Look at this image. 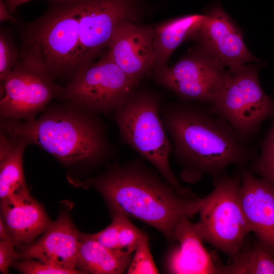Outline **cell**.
Returning a JSON list of instances; mask_svg holds the SVG:
<instances>
[{
  "label": "cell",
  "instance_id": "obj_6",
  "mask_svg": "<svg viewBox=\"0 0 274 274\" xmlns=\"http://www.w3.org/2000/svg\"><path fill=\"white\" fill-rule=\"evenodd\" d=\"M241 181L240 175L214 179V188L202 198L199 220L195 223L203 241L231 259L251 232L240 200Z\"/></svg>",
  "mask_w": 274,
  "mask_h": 274
},
{
  "label": "cell",
  "instance_id": "obj_4",
  "mask_svg": "<svg viewBox=\"0 0 274 274\" xmlns=\"http://www.w3.org/2000/svg\"><path fill=\"white\" fill-rule=\"evenodd\" d=\"M136 87L113 112L121 140L149 162L178 193L195 195L181 185L170 167L173 147L161 117L160 97L137 91Z\"/></svg>",
  "mask_w": 274,
  "mask_h": 274
},
{
  "label": "cell",
  "instance_id": "obj_2",
  "mask_svg": "<svg viewBox=\"0 0 274 274\" xmlns=\"http://www.w3.org/2000/svg\"><path fill=\"white\" fill-rule=\"evenodd\" d=\"M84 183L100 193L113 217L122 214L141 221L169 241L179 222L197 213L202 201L197 195L178 193L139 159L112 164Z\"/></svg>",
  "mask_w": 274,
  "mask_h": 274
},
{
  "label": "cell",
  "instance_id": "obj_15",
  "mask_svg": "<svg viewBox=\"0 0 274 274\" xmlns=\"http://www.w3.org/2000/svg\"><path fill=\"white\" fill-rule=\"evenodd\" d=\"M80 233L67 213H63L41 237L20 252L22 260L33 259L76 270Z\"/></svg>",
  "mask_w": 274,
  "mask_h": 274
},
{
  "label": "cell",
  "instance_id": "obj_8",
  "mask_svg": "<svg viewBox=\"0 0 274 274\" xmlns=\"http://www.w3.org/2000/svg\"><path fill=\"white\" fill-rule=\"evenodd\" d=\"M255 65L228 70L211 109L232 128L241 141L254 134L272 114V100L263 90Z\"/></svg>",
  "mask_w": 274,
  "mask_h": 274
},
{
  "label": "cell",
  "instance_id": "obj_5",
  "mask_svg": "<svg viewBox=\"0 0 274 274\" xmlns=\"http://www.w3.org/2000/svg\"><path fill=\"white\" fill-rule=\"evenodd\" d=\"M78 0H51L46 12L35 23L25 42L36 48L49 74L67 75L79 72Z\"/></svg>",
  "mask_w": 274,
  "mask_h": 274
},
{
  "label": "cell",
  "instance_id": "obj_9",
  "mask_svg": "<svg viewBox=\"0 0 274 274\" xmlns=\"http://www.w3.org/2000/svg\"><path fill=\"white\" fill-rule=\"evenodd\" d=\"M137 86L107 52L62 87L58 98L99 114L109 113L114 112Z\"/></svg>",
  "mask_w": 274,
  "mask_h": 274
},
{
  "label": "cell",
  "instance_id": "obj_29",
  "mask_svg": "<svg viewBox=\"0 0 274 274\" xmlns=\"http://www.w3.org/2000/svg\"><path fill=\"white\" fill-rule=\"evenodd\" d=\"M11 20L14 21L15 19L11 16V13L8 9L5 1H0V21L1 22Z\"/></svg>",
  "mask_w": 274,
  "mask_h": 274
},
{
  "label": "cell",
  "instance_id": "obj_25",
  "mask_svg": "<svg viewBox=\"0 0 274 274\" xmlns=\"http://www.w3.org/2000/svg\"><path fill=\"white\" fill-rule=\"evenodd\" d=\"M13 266L19 272L25 274L85 273L79 269H68L33 259L22 260L14 262Z\"/></svg>",
  "mask_w": 274,
  "mask_h": 274
},
{
  "label": "cell",
  "instance_id": "obj_10",
  "mask_svg": "<svg viewBox=\"0 0 274 274\" xmlns=\"http://www.w3.org/2000/svg\"><path fill=\"white\" fill-rule=\"evenodd\" d=\"M218 62L201 51L190 53L174 65L153 74L161 86L183 101L213 104L225 80L227 71Z\"/></svg>",
  "mask_w": 274,
  "mask_h": 274
},
{
  "label": "cell",
  "instance_id": "obj_26",
  "mask_svg": "<svg viewBox=\"0 0 274 274\" xmlns=\"http://www.w3.org/2000/svg\"><path fill=\"white\" fill-rule=\"evenodd\" d=\"M19 54L10 37L3 31L0 35V80L3 83L11 74Z\"/></svg>",
  "mask_w": 274,
  "mask_h": 274
},
{
  "label": "cell",
  "instance_id": "obj_28",
  "mask_svg": "<svg viewBox=\"0 0 274 274\" xmlns=\"http://www.w3.org/2000/svg\"><path fill=\"white\" fill-rule=\"evenodd\" d=\"M13 241L0 240V271L8 273L9 266L20 257Z\"/></svg>",
  "mask_w": 274,
  "mask_h": 274
},
{
  "label": "cell",
  "instance_id": "obj_19",
  "mask_svg": "<svg viewBox=\"0 0 274 274\" xmlns=\"http://www.w3.org/2000/svg\"><path fill=\"white\" fill-rule=\"evenodd\" d=\"M204 17L201 15H188L154 29L155 63L153 74L168 66V61L174 51L186 39L196 36Z\"/></svg>",
  "mask_w": 274,
  "mask_h": 274
},
{
  "label": "cell",
  "instance_id": "obj_7",
  "mask_svg": "<svg viewBox=\"0 0 274 274\" xmlns=\"http://www.w3.org/2000/svg\"><path fill=\"white\" fill-rule=\"evenodd\" d=\"M62 89L37 49L25 43L11 74L1 85V119L33 120Z\"/></svg>",
  "mask_w": 274,
  "mask_h": 274
},
{
  "label": "cell",
  "instance_id": "obj_22",
  "mask_svg": "<svg viewBox=\"0 0 274 274\" xmlns=\"http://www.w3.org/2000/svg\"><path fill=\"white\" fill-rule=\"evenodd\" d=\"M253 170L274 188V125L258 157L253 160Z\"/></svg>",
  "mask_w": 274,
  "mask_h": 274
},
{
  "label": "cell",
  "instance_id": "obj_31",
  "mask_svg": "<svg viewBox=\"0 0 274 274\" xmlns=\"http://www.w3.org/2000/svg\"><path fill=\"white\" fill-rule=\"evenodd\" d=\"M32 0H5L9 10L12 14L20 5Z\"/></svg>",
  "mask_w": 274,
  "mask_h": 274
},
{
  "label": "cell",
  "instance_id": "obj_27",
  "mask_svg": "<svg viewBox=\"0 0 274 274\" xmlns=\"http://www.w3.org/2000/svg\"><path fill=\"white\" fill-rule=\"evenodd\" d=\"M120 222V215H117L113 217L112 223L106 228L98 232L87 235L108 248L119 250L118 233Z\"/></svg>",
  "mask_w": 274,
  "mask_h": 274
},
{
  "label": "cell",
  "instance_id": "obj_16",
  "mask_svg": "<svg viewBox=\"0 0 274 274\" xmlns=\"http://www.w3.org/2000/svg\"><path fill=\"white\" fill-rule=\"evenodd\" d=\"M1 212L15 245L29 246L53 223L27 187L1 200Z\"/></svg>",
  "mask_w": 274,
  "mask_h": 274
},
{
  "label": "cell",
  "instance_id": "obj_23",
  "mask_svg": "<svg viewBox=\"0 0 274 274\" xmlns=\"http://www.w3.org/2000/svg\"><path fill=\"white\" fill-rule=\"evenodd\" d=\"M126 272L129 274L158 273L150 250L148 237L145 233L134 251Z\"/></svg>",
  "mask_w": 274,
  "mask_h": 274
},
{
  "label": "cell",
  "instance_id": "obj_13",
  "mask_svg": "<svg viewBox=\"0 0 274 274\" xmlns=\"http://www.w3.org/2000/svg\"><path fill=\"white\" fill-rule=\"evenodd\" d=\"M195 36L200 51L224 67L234 70L256 60L246 47L239 30L220 6L205 15Z\"/></svg>",
  "mask_w": 274,
  "mask_h": 274
},
{
  "label": "cell",
  "instance_id": "obj_18",
  "mask_svg": "<svg viewBox=\"0 0 274 274\" xmlns=\"http://www.w3.org/2000/svg\"><path fill=\"white\" fill-rule=\"evenodd\" d=\"M132 254L108 248L80 233L76 268L85 273L120 274L125 272Z\"/></svg>",
  "mask_w": 274,
  "mask_h": 274
},
{
  "label": "cell",
  "instance_id": "obj_1",
  "mask_svg": "<svg viewBox=\"0 0 274 274\" xmlns=\"http://www.w3.org/2000/svg\"><path fill=\"white\" fill-rule=\"evenodd\" d=\"M161 117L181 167L184 181L213 179L231 165L245 167L254 159L232 128L210 108L189 102L162 104Z\"/></svg>",
  "mask_w": 274,
  "mask_h": 274
},
{
  "label": "cell",
  "instance_id": "obj_17",
  "mask_svg": "<svg viewBox=\"0 0 274 274\" xmlns=\"http://www.w3.org/2000/svg\"><path fill=\"white\" fill-rule=\"evenodd\" d=\"M173 241L178 245L170 251L167 260V269L170 273L216 274L217 258L208 252L195 223L188 218L177 225Z\"/></svg>",
  "mask_w": 274,
  "mask_h": 274
},
{
  "label": "cell",
  "instance_id": "obj_30",
  "mask_svg": "<svg viewBox=\"0 0 274 274\" xmlns=\"http://www.w3.org/2000/svg\"><path fill=\"white\" fill-rule=\"evenodd\" d=\"M0 240L13 241L11 234L1 216L0 218Z\"/></svg>",
  "mask_w": 274,
  "mask_h": 274
},
{
  "label": "cell",
  "instance_id": "obj_14",
  "mask_svg": "<svg viewBox=\"0 0 274 274\" xmlns=\"http://www.w3.org/2000/svg\"><path fill=\"white\" fill-rule=\"evenodd\" d=\"M239 196L251 232L257 239L274 250V188L241 167Z\"/></svg>",
  "mask_w": 274,
  "mask_h": 274
},
{
  "label": "cell",
  "instance_id": "obj_20",
  "mask_svg": "<svg viewBox=\"0 0 274 274\" xmlns=\"http://www.w3.org/2000/svg\"><path fill=\"white\" fill-rule=\"evenodd\" d=\"M29 144L24 139L0 133V198H6L27 187L23 169V154Z\"/></svg>",
  "mask_w": 274,
  "mask_h": 274
},
{
  "label": "cell",
  "instance_id": "obj_11",
  "mask_svg": "<svg viewBox=\"0 0 274 274\" xmlns=\"http://www.w3.org/2000/svg\"><path fill=\"white\" fill-rule=\"evenodd\" d=\"M78 5L80 72L107 47L121 22L138 17L131 0H78Z\"/></svg>",
  "mask_w": 274,
  "mask_h": 274
},
{
  "label": "cell",
  "instance_id": "obj_21",
  "mask_svg": "<svg viewBox=\"0 0 274 274\" xmlns=\"http://www.w3.org/2000/svg\"><path fill=\"white\" fill-rule=\"evenodd\" d=\"M218 274H274V250L257 239L247 243L246 239L239 253L230 263L217 261Z\"/></svg>",
  "mask_w": 274,
  "mask_h": 274
},
{
  "label": "cell",
  "instance_id": "obj_3",
  "mask_svg": "<svg viewBox=\"0 0 274 274\" xmlns=\"http://www.w3.org/2000/svg\"><path fill=\"white\" fill-rule=\"evenodd\" d=\"M62 101L33 120L2 119L1 132L40 147L66 165L97 164L115 156L99 113Z\"/></svg>",
  "mask_w": 274,
  "mask_h": 274
},
{
  "label": "cell",
  "instance_id": "obj_12",
  "mask_svg": "<svg viewBox=\"0 0 274 274\" xmlns=\"http://www.w3.org/2000/svg\"><path fill=\"white\" fill-rule=\"evenodd\" d=\"M153 36L151 26L125 20L115 28L107 46L112 60L138 85L154 68Z\"/></svg>",
  "mask_w": 274,
  "mask_h": 274
},
{
  "label": "cell",
  "instance_id": "obj_24",
  "mask_svg": "<svg viewBox=\"0 0 274 274\" xmlns=\"http://www.w3.org/2000/svg\"><path fill=\"white\" fill-rule=\"evenodd\" d=\"M120 222L118 233V249L132 254L136 247L144 232L136 227L129 217L119 214Z\"/></svg>",
  "mask_w": 274,
  "mask_h": 274
}]
</instances>
